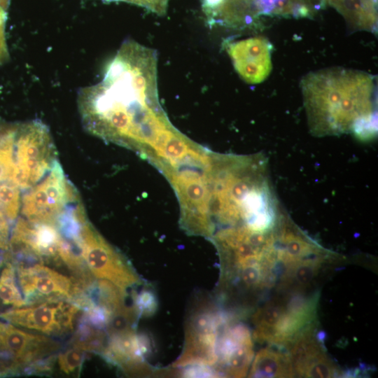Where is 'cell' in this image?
Listing matches in <instances>:
<instances>
[{
    "instance_id": "obj_1",
    "label": "cell",
    "mask_w": 378,
    "mask_h": 378,
    "mask_svg": "<svg viewBox=\"0 0 378 378\" xmlns=\"http://www.w3.org/2000/svg\"><path fill=\"white\" fill-rule=\"evenodd\" d=\"M77 104L88 132L148 160L179 132L159 102L156 51L132 39L122 43L99 83L79 90Z\"/></svg>"
},
{
    "instance_id": "obj_2",
    "label": "cell",
    "mask_w": 378,
    "mask_h": 378,
    "mask_svg": "<svg viewBox=\"0 0 378 378\" xmlns=\"http://www.w3.org/2000/svg\"><path fill=\"white\" fill-rule=\"evenodd\" d=\"M302 90L308 124L317 136L352 133L361 139L377 130L375 78L335 67L307 74Z\"/></svg>"
},
{
    "instance_id": "obj_3",
    "label": "cell",
    "mask_w": 378,
    "mask_h": 378,
    "mask_svg": "<svg viewBox=\"0 0 378 378\" xmlns=\"http://www.w3.org/2000/svg\"><path fill=\"white\" fill-rule=\"evenodd\" d=\"M50 132L43 122H18L15 140L13 184L24 192L38 183L58 161Z\"/></svg>"
},
{
    "instance_id": "obj_4",
    "label": "cell",
    "mask_w": 378,
    "mask_h": 378,
    "mask_svg": "<svg viewBox=\"0 0 378 378\" xmlns=\"http://www.w3.org/2000/svg\"><path fill=\"white\" fill-rule=\"evenodd\" d=\"M313 299L295 297L287 302H269L258 309L253 317V338L272 345L293 344L307 332L314 320Z\"/></svg>"
},
{
    "instance_id": "obj_5",
    "label": "cell",
    "mask_w": 378,
    "mask_h": 378,
    "mask_svg": "<svg viewBox=\"0 0 378 378\" xmlns=\"http://www.w3.org/2000/svg\"><path fill=\"white\" fill-rule=\"evenodd\" d=\"M73 241L89 272L97 279L114 284L123 293L140 284L139 277L126 259L93 227L87 218Z\"/></svg>"
},
{
    "instance_id": "obj_6",
    "label": "cell",
    "mask_w": 378,
    "mask_h": 378,
    "mask_svg": "<svg viewBox=\"0 0 378 378\" xmlns=\"http://www.w3.org/2000/svg\"><path fill=\"white\" fill-rule=\"evenodd\" d=\"M59 162L38 183L22 195L20 214L34 223L58 225L68 207L79 200Z\"/></svg>"
},
{
    "instance_id": "obj_7",
    "label": "cell",
    "mask_w": 378,
    "mask_h": 378,
    "mask_svg": "<svg viewBox=\"0 0 378 378\" xmlns=\"http://www.w3.org/2000/svg\"><path fill=\"white\" fill-rule=\"evenodd\" d=\"M225 324V318L207 301L198 305L188 320L183 351L175 366H206L218 373V345Z\"/></svg>"
},
{
    "instance_id": "obj_8",
    "label": "cell",
    "mask_w": 378,
    "mask_h": 378,
    "mask_svg": "<svg viewBox=\"0 0 378 378\" xmlns=\"http://www.w3.org/2000/svg\"><path fill=\"white\" fill-rule=\"evenodd\" d=\"M15 267L27 305L51 300H65L79 305L85 298L83 284L42 263L18 262Z\"/></svg>"
},
{
    "instance_id": "obj_9",
    "label": "cell",
    "mask_w": 378,
    "mask_h": 378,
    "mask_svg": "<svg viewBox=\"0 0 378 378\" xmlns=\"http://www.w3.org/2000/svg\"><path fill=\"white\" fill-rule=\"evenodd\" d=\"M80 308L71 301L51 300L6 310L0 318L46 335H61L74 329Z\"/></svg>"
},
{
    "instance_id": "obj_10",
    "label": "cell",
    "mask_w": 378,
    "mask_h": 378,
    "mask_svg": "<svg viewBox=\"0 0 378 378\" xmlns=\"http://www.w3.org/2000/svg\"><path fill=\"white\" fill-rule=\"evenodd\" d=\"M59 344L52 338L20 329L0 319V356L8 360L13 368L35 365L52 356Z\"/></svg>"
},
{
    "instance_id": "obj_11",
    "label": "cell",
    "mask_w": 378,
    "mask_h": 378,
    "mask_svg": "<svg viewBox=\"0 0 378 378\" xmlns=\"http://www.w3.org/2000/svg\"><path fill=\"white\" fill-rule=\"evenodd\" d=\"M224 48L234 68L243 80L249 84L263 82L272 69V45L262 36L250 37L225 43Z\"/></svg>"
},
{
    "instance_id": "obj_12",
    "label": "cell",
    "mask_w": 378,
    "mask_h": 378,
    "mask_svg": "<svg viewBox=\"0 0 378 378\" xmlns=\"http://www.w3.org/2000/svg\"><path fill=\"white\" fill-rule=\"evenodd\" d=\"M251 334L243 324L226 323L218 345L216 371L234 377L246 375L253 359Z\"/></svg>"
},
{
    "instance_id": "obj_13",
    "label": "cell",
    "mask_w": 378,
    "mask_h": 378,
    "mask_svg": "<svg viewBox=\"0 0 378 378\" xmlns=\"http://www.w3.org/2000/svg\"><path fill=\"white\" fill-rule=\"evenodd\" d=\"M102 351L113 363L127 372L148 370L146 356L150 351L149 340L139 335L132 327L113 332Z\"/></svg>"
},
{
    "instance_id": "obj_14",
    "label": "cell",
    "mask_w": 378,
    "mask_h": 378,
    "mask_svg": "<svg viewBox=\"0 0 378 378\" xmlns=\"http://www.w3.org/2000/svg\"><path fill=\"white\" fill-rule=\"evenodd\" d=\"M290 357L294 375L303 377H332L337 368L319 342L306 332L293 344Z\"/></svg>"
},
{
    "instance_id": "obj_15",
    "label": "cell",
    "mask_w": 378,
    "mask_h": 378,
    "mask_svg": "<svg viewBox=\"0 0 378 378\" xmlns=\"http://www.w3.org/2000/svg\"><path fill=\"white\" fill-rule=\"evenodd\" d=\"M354 29L377 30V0H327Z\"/></svg>"
},
{
    "instance_id": "obj_16",
    "label": "cell",
    "mask_w": 378,
    "mask_h": 378,
    "mask_svg": "<svg viewBox=\"0 0 378 378\" xmlns=\"http://www.w3.org/2000/svg\"><path fill=\"white\" fill-rule=\"evenodd\" d=\"M250 377H290L294 375L290 355L274 347L260 349L252 360Z\"/></svg>"
},
{
    "instance_id": "obj_17",
    "label": "cell",
    "mask_w": 378,
    "mask_h": 378,
    "mask_svg": "<svg viewBox=\"0 0 378 378\" xmlns=\"http://www.w3.org/2000/svg\"><path fill=\"white\" fill-rule=\"evenodd\" d=\"M4 262L0 274V301L3 304L14 308L26 306V302L17 281L13 262L5 256Z\"/></svg>"
},
{
    "instance_id": "obj_18",
    "label": "cell",
    "mask_w": 378,
    "mask_h": 378,
    "mask_svg": "<svg viewBox=\"0 0 378 378\" xmlns=\"http://www.w3.org/2000/svg\"><path fill=\"white\" fill-rule=\"evenodd\" d=\"M86 351L77 344H73L71 347L58 355V365L64 373L69 374L80 369Z\"/></svg>"
},
{
    "instance_id": "obj_19",
    "label": "cell",
    "mask_w": 378,
    "mask_h": 378,
    "mask_svg": "<svg viewBox=\"0 0 378 378\" xmlns=\"http://www.w3.org/2000/svg\"><path fill=\"white\" fill-rule=\"evenodd\" d=\"M133 309L137 316H149L157 308L155 295L150 288L143 289L134 297Z\"/></svg>"
},
{
    "instance_id": "obj_20",
    "label": "cell",
    "mask_w": 378,
    "mask_h": 378,
    "mask_svg": "<svg viewBox=\"0 0 378 378\" xmlns=\"http://www.w3.org/2000/svg\"><path fill=\"white\" fill-rule=\"evenodd\" d=\"M15 223L0 202V261L4 259L8 251L10 233Z\"/></svg>"
},
{
    "instance_id": "obj_21",
    "label": "cell",
    "mask_w": 378,
    "mask_h": 378,
    "mask_svg": "<svg viewBox=\"0 0 378 378\" xmlns=\"http://www.w3.org/2000/svg\"><path fill=\"white\" fill-rule=\"evenodd\" d=\"M106 2H125L143 7L158 15L166 13L168 0H102Z\"/></svg>"
}]
</instances>
